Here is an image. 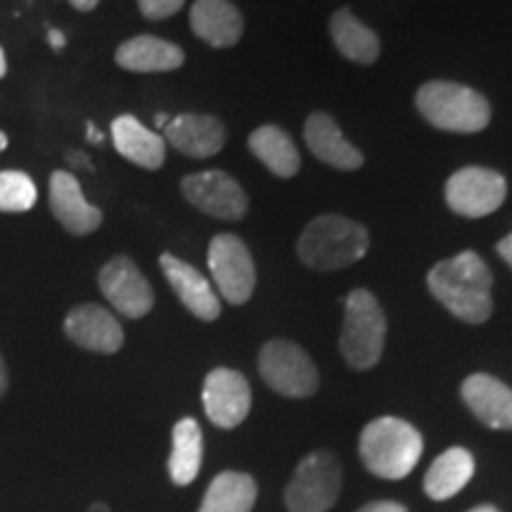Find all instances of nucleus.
I'll list each match as a JSON object with an SVG mask.
<instances>
[{"instance_id":"f257e3e1","label":"nucleus","mask_w":512,"mask_h":512,"mask_svg":"<svg viewBox=\"0 0 512 512\" xmlns=\"http://www.w3.org/2000/svg\"><path fill=\"white\" fill-rule=\"evenodd\" d=\"M427 287L441 306L470 325H482L494 313V273L475 252H460L439 261L427 275Z\"/></svg>"},{"instance_id":"f03ea898","label":"nucleus","mask_w":512,"mask_h":512,"mask_svg":"<svg viewBox=\"0 0 512 512\" xmlns=\"http://www.w3.org/2000/svg\"><path fill=\"white\" fill-rule=\"evenodd\" d=\"M370 249L368 228L339 214H325L304 228L297 254L313 271H339L361 261Z\"/></svg>"},{"instance_id":"7ed1b4c3","label":"nucleus","mask_w":512,"mask_h":512,"mask_svg":"<svg viewBox=\"0 0 512 512\" xmlns=\"http://www.w3.org/2000/svg\"><path fill=\"white\" fill-rule=\"evenodd\" d=\"M422 434L401 418H377L363 427L358 453L363 465L382 479H403L422 456Z\"/></svg>"},{"instance_id":"20e7f679","label":"nucleus","mask_w":512,"mask_h":512,"mask_svg":"<svg viewBox=\"0 0 512 512\" xmlns=\"http://www.w3.org/2000/svg\"><path fill=\"white\" fill-rule=\"evenodd\" d=\"M415 107L434 128L448 133H479L489 126L491 105L475 88L453 81L420 86Z\"/></svg>"},{"instance_id":"39448f33","label":"nucleus","mask_w":512,"mask_h":512,"mask_svg":"<svg viewBox=\"0 0 512 512\" xmlns=\"http://www.w3.org/2000/svg\"><path fill=\"white\" fill-rule=\"evenodd\" d=\"M384 337H387V318L373 292L354 290L344 299V328L339 337V351L344 361L356 370L377 366Z\"/></svg>"},{"instance_id":"423d86ee","label":"nucleus","mask_w":512,"mask_h":512,"mask_svg":"<svg viewBox=\"0 0 512 512\" xmlns=\"http://www.w3.org/2000/svg\"><path fill=\"white\" fill-rule=\"evenodd\" d=\"M259 373L273 392L287 399H309L318 392V368L299 344L271 339L261 347Z\"/></svg>"},{"instance_id":"0eeeda50","label":"nucleus","mask_w":512,"mask_h":512,"mask_svg":"<svg viewBox=\"0 0 512 512\" xmlns=\"http://www.w3.org/2000/svg\"><path fill=\"white\" fill-rule=\"evenodd\" d=\"M342 489V465L332 451H313L299 463L287 484L285 505L290 512H325L337 503Z\"/></svg>"},{"instance_id":"6e6552de","label":"nucleus","mask_w":512,"mask_h":512,"mask_svg":"<svg viewBox=\"0 0 512 512\" xmlns=\"http://www.w3.org/2000/svg\"><path fill=\"white\" fill-rule=\"evenodd\" d=\"M207 261L216 290L226 302L240 306L252 297L256 287V266L247 245L238 235H216L209 245Z\"/></svg>"},{"instance_id":"1a4fd4ad","label":"nucleus","mask_w":512,"mask_h":512,"mask_svg":"<svg viewBox=\"0 0 512 512\" xmlns=\"http://www.w3.org/2000/svg\"><path fill=\"white\" fill-rule=\"evenodd\" d=\"M505 197V176L484 166H465L446 183V204L463 219H482L494 214L503 207Z\"/></svg>"},{"instance_id":"9d476101","label":"nucleus","mask_w":512,"mask_h":512,"mask_svg":"<svg viewBox=\"0 0 512 512\" xmlns=\"http://www.w3.org/2000/svg\"><path fill=\"white\" fill-rule=\"evenodd\" d=\"M181 190L192 207L223 221H240L249 211L247 192L226 171H202L181 181Z\"/></svg>"},{"instance_id":"9b49d317","label":"nucleus","mask_w":512,"mask_h":512,"mask_svg":"<svg viewBox=\"0 0 512 512\" xmlns=\"http://www.w3.org/2000/svg\"><path fill=\"white\" fill-rule=\"evenodd\" d=\"M98 285L114 309L126 318H143L155 306V294L147 278L128 256H114L102 266Z\"/></svg>"},{"instance_id":"f8f14e48","label":"nucleus","mask_w":512,"mask_h":512,"mask_svg":"<svg viewBox=\"0 0 512 512\" xmlns=\"http://www.w3.org/2000/svg\"><path fill=\"white\" fill-rule=\"evenodd\" d=\"M202 401L207 418L221 430H233L249 415L252 389L247 377L230 368L211 370L204 380Z\"/></svg>"},{"instance_id":"ddd939ff","label":"nucleus","mask_w":512,"mask_h":512,"mask_svg":"<svg viewBox=\"0 0 512 512\" xmlns=\"http://www.w3.org/2000/svg\"><path fill=\"white\" fill-rule=\"evenodd\" d=\"M164 143L185 157L207 159L226 145V126L211 114H178L164 128Z\"/></svg>"},{"instance_id":"4468645a","label":"nucleus","mask_w":512,"mask_h":512,"mask_svg":"<svg viewBox=\"0 0 512 512\" xmlns=\"http://www.w3.org/2000/svg\"><path fill=\"white\" fill-rule=\"evenodd\" d=\"M64 332L76 347L98 354H117L124 347V330L119 320L98 304H83L69 311L64 318Z\"/></svg>"},{"instance_id":"2eb2a0df","label":"nucleus","mask_w":512,"mask_h":512,"mask_svg":"<svg viewBox=\"0 0 512 512\" xmlns=\"http://www.w3.org/2000/svg\"><path fill=\"white\" fill-rule=\"evenodd\" d=\"M50 211L72 235L95 233L102 226V211L83 197L79 181L69 171L50 176Z\"/></svg>"},{"instance_id":"dca6fc26","label":"nucleus","mask_w":512,"mask_h":512,"mask_svg":"<svg viewBox=\"0 0 512 512\" xmlns=\"http://www.w3.org/2000/svg\"><path fill=\"white\" fill-rule=\"evenodd\" d=\"M465 406L491 430H512V389L489 373L470 375L460 387Z\"/></svg>"},{"instance_id":"f3484780","label":"nucleus","mask_w":512,"mask_h":512,"mask_svg":"<svg viewBox=\"0 0 512 512\" xmlns=\"http://www.w3.org/2000/svg\"><path fill=\"white\" fill-rule=\"evenodd\" d=\"M159 266H162L171 290L176 292V297L181 299L192 316L200 320H216L221 316L219 294L214 292L209 280L195 266L185 264L183 259H178L174 254H162Z\"/></svg>"},{"instance_id":"a211bd4d","label":"nucleus","mask_w":512,"mask_h":512,"mask_svg":"<svg viewBox=\"0 0 512 512\" xmlns=\"http://www.w3.org/2000/svg\"><path fill=\"white\" fill-rule=\"evenodd\" d=\"M304 140L320 162L339 171H356L363 166V155L339 131L337 121L325 112H313L306 119Z\"/></svg>"},{"instance_id":"6ab92c4d","label":"nucleus","mask_w":512,"mask_h":512,"mask_svg":"<svg viewBox=\"0 0 512 512\" xmlns=\"http://www.w3.org/2000/svg\"><path fill=\"white\" fill-rule=\"evenodd\" d=\"M190 27L211 48H230L242 38L245 22L230 0H197L190 10Z\"/></svg>"},{"instance_id":"aec40b11","label":"nucleus","mask_w":512,"mask_h":512,"mask_svg":"<svg viewBox=\"0 0 512 512\" xmlns=\"http://www.w3.org/2000/svg\"><path fill=\"white\" fill-rule=\"evenodd\" d=\"M112 140L119 155L126 157L128 162L150 171L162 169L166 159L164 136L150 131L131 114H121V117L112 121Z\"/></svg>"},{"instance_id":"412c9836","label":"nucleus","mask_w":512,"mask_h":512,"mask_svg":"<svg viewBox=\"0 0 512 512\" xmlns=\"http://www.w3.org/2000/svg\"><path fill=\"white\" fill-rule=\"evenodd\" d=\"M114 60L121 69L138 74L152 72H174L185 62L183 50L174 43L162 41L157 36H136L131 41L121 43L114 53Z\"/></svg>"},{"instance_id":"4be33fe9","label":"nucleus","mask_w":512,"mask_h":512,"mask_svg":"<svg viewBox=\"0 0 512 512\" xmlns=\"http://www.w3.org/2000/svg\"><path fill=\"white\" fill-rule=\"evenodd\" d=\"M247 147L252 155L266 166L271 174L278 178H292L302 169V157H299L297 145L287 136L280 126L264 124L249 136Z\"/></svg>"},{"instance_id":"5701e85b","label":"nucleus","mask_w":512,"mask_h":512,"mask_svg":"<svg viewBox=\"0 0 512 512\" xmlns=\"http://www.w3.org/2000/svg\"><path fill=\"white\" fill-rule=\"evenodd\" d=\"M475 475V458L467 448L453 446L434 460L425 475V494L432 501H446L453 498Z\"/></svg>"},{"instance_id":"b1692460","label":"nucleus","mask_w":512,"mask_h":512,"mask_svg":"<svg viewBox=\"0 0 512 512\" xmlns=\"http://www.w3.org/2000/svg\"><path fill=\"white\" fill-rule=\"evenodd\" d=\"M330 36L339 55L356 64H373L380 57V38L370 27L358 22L349 8L337 10L330 19Z\"/></svg>"},{"instance_id":"393cba45","label":"nucleus","mask_w":512,"mask_h":512,"mask_svg":"<svg viewBox=\"0 0 512 512\" xmlns=\"http://www.w3.org/2000/svg\"><path fill=\"white\" fill-rule=\"evenodd\" d=\"M202 430L197 420L183 418L174 427V446L169 456V477L176 486H188L200 475L202 467Z\"/></svg>"},{"instance_id":"a878e982","label":"nucleus","mask_w":512,"mask_h":512,"mask_svg":"<svg viewBox=\"0 0 512 512\" xmlns=\"http://www.w3.org/2000/svg\"><path fill=\"white\" fill-rule=\"evenodd\" d=\"M256 482L245 472H221L209 484L200 512H252Z\"/></svg>"},{"instance_id":"bb28decb","label":"nucleus","mask_w":512,"mask_h":512,"mask_svg":"<svg viewBox=\"0 0 512 512\" xmlns=\"http://www.w3.org/2000/svg\"><path fill=\"white\" fill-rule=\"evenodd\" d=\"M36 183L24 171H0V211L19 214L36 204Z\"/></svg>"},{"instance_id":"cd10ccee","label":"nucleus","mask_w":512,"mask_h":512,"mask_svg":"<svg viewBox=\"0 0 512 512\" xmlns=\"http://www.w3.org/2000/svg\"><path fill=\"white\" fill-rule=\"evenodd\" d=\"M138 5L147 19H166L176 15L185 5V0H138Z\"/></svg>"},{"instance_id":"c85d7f7f","label":"nucleus","mask_w":512,"mask_h":512,"mask_svg":"<svg viewBox=\"0 0 512 512\" xmlns=\"http://www.w3.org/2000/svg\"><path fill=\"white\" fill-rule=\"evenodd\" d=\"M358 512H408V510L403 508L401 503H394V501H375V503L363 505Z\"/></svg>"},{"instance_id":"c756f323","label":"nucleus","mask_w":512,"mask_h":512,"mask_svg":"<svg viewBox=\"0 0 512 512\" xmlns=\"http://www.w3.org/2000/svg\"><path fill=\"white\" fill-rule=\"evenodd\" d=\"M496 252L501 254V259L512 268V233L505 235V238L496 245Z\"/></svg>"},{"instance_id":"7c9ffc66","label":"nucleus","mask_w":512,"mask_h":512,"mask_svg":"<svg viewBox=\"0 0 512 512\" xmlns=\"http://www.w3.org/2000/svg\"><path fill=\"white\" fill-rule=\"evenodd\" d=\"M67 159H69V162H72L74 166H79V169H88V171L93 169V166H91V159H88L86 155H83V152H69Z\"/></svg>"},{"instance_id":"2f4dec72","label":"nucleus","mask_w":512,"mask_h":512,"mask_svg":"<svg viewBox=\"0 0 512 512\" xmlns=\"http://www.w3.org/2000/svg\"><path fill=\"white\" fill-rule=\"evenodd\" d=\"M48 41H50V46H53L55 50H62L64 43H67V41H64L62 31H57V29H50L48 31Z\"/></svg>"},{"instance_id":"473e14b6","label":"nucleus","mask_w":512,"mask_h":512,"mask_svg":"<svg viewBox=\"0 0 512 512\" xmlns=\"http://www.w3.org/2000/svg\"><path fill=\"white\" fill-rule=\"evenodd\" d=\"M69 3H72L76 10H81V12H91V10H95V5H98L100 0H69Z\"/></svg>"},{"instance_id":"72a5a7b5","label":"nucleus","mask_w":512,"mask_h":512,"mask_svg":"<svg viewBox=\"0 0 512 512\" xmlns=\"http://www.w3.org/2000/svg\"><path fill=\"white\" fill-rule=\"evenodd\" d=\"M5 392H8V370H5V361L0 356V399H3Z\"/></svg>"},{"instance_id":"f704fd0d","label":"nucleus","mask_w":512,"mask_h":512,"mask_svg":"<svg viewBox=\"0 0 512 512\" xmlns=\"http://www.w3.org/2000/svg\"><path fill=\"white\" fill-rule=\"evenodd\" d=\"M86 136L95 145H102V140H105V138H102V133L98 131V128H95V124H86Z\"/></svg>"},{"instance_id":"c9c22d12","label":"nucleus","mask_w":512,"mask_h":512,"mask_svg":"<svg viewBox=\"0 0 512 512\" xmlns=\"http://www.w3.org/2000/svg\"><path fill=\"white\" fill-rule=\"evenodd\" d=\"M5 72H8V62H5V53L3 48H0V79H3Z\"/></svg>"},{"instance_id":"e433bc0d","label":"nucleus","mask_w":512,"mask_h":512,"mask_svg":"<svg viewBox=\"0 0 512 512\" xmlns=\"http://www.w3.org/2000/svg\"><path fill=\"white\" fill-rule=\"evenodd\" d=\"M169 117H166V114H157L155 117V124H157V128H166V124H169Z\"/></svg>"},{"instance_id":"4c0bfd02","label":"nucleus","mask_w":512,"mask_h":512,"mask_svg":"<svg viewBox=\"0 0 512 512\" xmlns=\"http://www.w3.org/2000/svg\"><path fill=\"white\" fill-rule=\"evenodd\" d=\"M470 512H501V510L494 508V505H477V508H472Z\"/></svg>"},{"instance_id":"58836bf2","label":"nucleus","mask_w":512,"mask_h":512,"mask_svg":"<svg viewBox=\"0 0 512 512\" xmlns=\"http://www.w3.org/2000/svg\"><path fill=\"white\" fill-rule=\"evenodd\" d=\"M88 512H110V508H107V505L98 503V505H91V510H88Z\"/></svg>"},{"instance_id":"ea45409f","label":"nucleus","mask_w":512,"mask_h":512,"mask_svg":"<svg viewBox=\"0 0 512 512\" xmlns=\"http://www.w3.org/2000/svg\"><path fill=\"white\" fill-rule=\"evenodd\" d=\"M5 147H8V136H5V133L0 131V152H3Z\"/></svg>"}]
</instances>
